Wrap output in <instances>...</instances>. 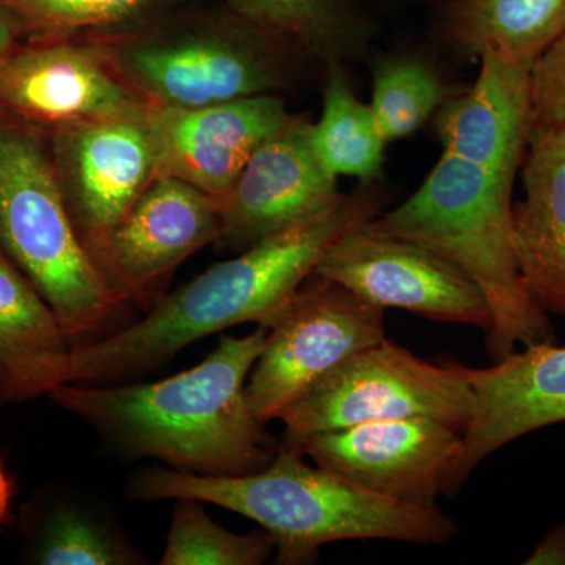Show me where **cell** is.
Listing matches in <instances>:
<instances>
[{"label":"cell","mask_w":565,"mask_h":565,"mask_svg":"<svg viewBox=\"0 0 565 565\" xmlns=\"http://www.w3.org/2000/svg\"><path fill=\"white\" fill-rule=\"evenodd\" d=\"M269 329L221 337L202 363L139 385L65 384L50 397L121 455L182 473L241 476L267 467L278 445L253 414L247 381Z\"/></svg>","instance_id":"6da1fadb"},{"label":"cell","mask_w":565,"mask_h":565,"mask_svg":"<svg viewBox=\"0 0 565 565\" xmlns=\"http://www.w3.org/2000/svg\"><path fill=\"white\" fill-rule=\"evenodd\" d=\"M379 199L367 189L270 234L161 297L141 321L90 344L73 345L70 384H109L169 362L182 349L241 323L269 329L349 230L370 222Z\"/></svg>","instance_id":"7a4b0ae2"},{"label":"cell","mask_w":565,"mask_h":565,"mask_svg":"<svg viewBox=\"0 0 565 565\" xmlns=\"http://www.w3.org/2000/svg\"><path fill=\"white\" fill-rule=\"evenodd\" d=\"M302 452L278 445L267 467L241 476H200L152 467L132 479L140 501L193 498L247 516L275 542V563L313 564L322 546L343 541L444 545L459 525L438 505L423 508L371 492Z\"/></svg>","instance_id":"3957f363"},{"label":"cell","mask_w":565,"mask_h":565,"mask_svg":"<svg viewBox=\"0 0 565 565\" xmlns=\"http://www.w3.org/2000/svg\"><path fill=\"white\" fill-rule=\"evenodd\" d=\"M514 181L444 152L415 193L367 222L374 232L438 253L481 289L492 313L486 345L493 362L516 348L556 341L550 316L526 291L516 264Z\"/></svg>","instance_id":"277c9868"},{"label":"cell","mask_w":565,"mask_h":565,"mask_svg":"<svg viewBox=\"0 0 565 565\" xmlns=\"http://www.w3.org/2000/svg\"><path fill=\"white\" fill-rule=\"evenodd\" d=\"M0 248L50 303L71 341L102 332L122 307L71 217L50 136L3 115Z\"/></svg>","instance_id":"5b68a950"},{"label":"cell","mask_w":565,"mask_h":565,"mask_svg":"<svg viewBox=\"0 0 565 565\" xmlns=\"http://www.w3.org/2000/svg\"><path fill=\"white\" fill-rule=\"evenodd\" d=\"M98 44L150 106L203 107L285 87L296 47L243 20L214 31L120 36ZM300 54V52H299Z\"/></svg>","instance_id":"8992f818"},{"label":"cell","mask_w":565,"mask_h":565,"mask_svg":"<svg viewBox=\"0 0 565 565\" xmlns=\"http://www.w3.org/2000/svg\"><path fill=\"white\" fill-rule=\"evenodd\" d=\"M475 407L473 388L448 359L427 362L385 337L334 367L281 416L280 446L297 451L315 434L416 416L463 434Z\"/></svg>","instance_id":"52a82bcc"},{"label":"cell","mask_w":565,"mask_h":565,"mask_svg":"<svg viewBox=\"0 0 565 565\" xmlns=\"http://www.w3.org/2000/svg\"><path fill=\"white\" fill-rule=\"evenodd\" d=\"M384 310L333 281L297 292L269 327L247 381L253 414L267 424L292 407L334 367L385 338Z\"/></svg>","instance_id":"ba28073f"},{"label":"cell","mask_w":565,"mask_h":565,"mask_svg":"<svg viewBox=\"0 0 565 565\" xmlns=\"http://www.w3.org/2000/svg\"><path fill=\"white\" fill-rule=\"evenodd\" d=\"M313 275L384 311L397 308L486 334L492 329L484 294L459 267L424 245L374 232L367 222L338 237Z\"/></svg>","instance_id":"9c48e42d"},{"label":"cell","mask_w":565,"mask_h":565,"mask_svg":"<svg viewBox=\"0 0 565 565\" xmlns=\"http://www.w3.org/2000/svg\"><path fill=\"white\" fill-rule=\"evenodd\" d=\"M297 451L371 492L435 508L441 494L452 498L463 437L451 424L416 416L315 434Z\"/></svg>","instance_id":"30bf717a"},{"label":"cell","mask_w":565,"mask_h":565,"mask_svg":"<svg viewBox=\"0 0 565 565\" xmlns=\"http://www.w3.org/2000/svg\"><path fill=\"white\" fill-rule=\"evenodd\" d=\"M218 234L217 199L158 174L121 222L85 247L122 305L152 307L162 282Z\"/></svg>","instance_id":"8fae6325"},{"label":"cell","mask_w":565,"mask_h":565,"mask_svg":"<svg viewBox=\"0 0 565 565\" xmlns=\"http://www.w3.org/2000/svg\"><path fill=\"white\" fill-rule=\"evenodd\" d=\"M147 106L96 43L36 39L0 70V115L46 134Z\"/></svg>","instance_id":"7c38bea8"},{"label":"cell","mask_w":565,"mask_h":565,"mask_svg":"<svg viewBox=\"0 0 565 565\" xmlns=\"http://www.w3.org/2000/svg\"><path fill=\"white\" fill-rule=\"evenodd\" d=\"M147 109L47 134L71 217L85 245L115 228L158 177Z\"/></svg>","instance_id":"4fadbf2b"},{"label":"cell","mask_w":565,"mask_h":565,"mask_svg":"<svg viewBox=\"0 0 565 565\" xmlns=\"http://www.w3.org/2000/svg\"><path fill=\"white\" fill-rule=\"evenodd\" d=\"M311 131L310 121L289 117L253 151L232 189L218 200V247L243 252L343 196L337 178L316 154Z\"/></svg>","instance_id":"5bb4252c"},{"label":"cell","mask_w":565,"mask_h":565,"mask_svg":"<svg viewBox=\"0 0 565 565\" xmlns=\"http://www.w3.org/2000/svg\"><path fill=\"white\" fill-rule=\"evenodd\" d=\"M291 115L275 93L203 107L148 104L158 174L221 200L253 151Z\"/></svg>","instance_id":"9a60e30c"},{"label":"cell","mask_w":565,"mask_h":565,"mask_svg":"<svg viewBox=\"0 0 565 565\" xmlns=\"http://www.w3.org/2000/svg\"><path fill=\"white\" fill-rule=\"evenodd\" d=\"M448 360L476 397L473 418L462 434L456 497L487 457L527 434L565 423V345H530L487 367Z\"/></svg>","instance_id":"2e32d148"},{"label":"cell","mask_w":565,"mask_h":565,"mask_svg":"<svg viewBox=\"0 0 565 565\" xmlns=\"http://www.w3.org/2000/svg\"><path fill=\"white\" fill-rule=\"evenodd\" d=\"M475 84L435 114L445 154L516 178L534 129L530 66L484 54Z\"/></svg>","instance_id":"e0dca14e"},{"label":"cell","mask_w":565,"mask_h":565,"mask_svg":"<svg viewBox=\"0 0 565 565\" xmlns=\"http://www.w3.org/2000/svg\"><path fill=\"white\" fill-rule=\"evenodd\" d=\"M512 204V241L526 291L546 315L565 319V128L534 126Z\"/></svg>","instance_id":"ac0fdd59"},{"label":"cell","mask_w":565,"mask_h":565,"mask_svg":"<svg viewBox=\"0 0 565 565\" xmlns=\"http://www.w3.org/2000/svg\"><path fill=\"white\" fill-rule=\"evenodd\" d=\"M71 352L58 316L0 248V404L39 399L70 384Z\"/></svg>","instance_id":"d6986e66"},{"label":"cell","mask_w":565,"mask_h":565,"mask_svg":"<svg viewBox=\"0 0 565 565\" xmlns=\"http://www.w3.org/2000/svg\"><path fill=\"white\" fill-rule=\"evenodd\" d=\"M564 31L565 0H455L441 22L460 54H497L530 68Z\"/></svg>","instance_id":"ffe728a7"},{"label":"cell","mask_w":565,"mask_h":565,"mask_svg":"<svg viewBox=\"0 0 565 565\" xmlns=\"http://www.w3.org/2000/svg\"><path fill=\"white\" fill-rule=\"evenodd\" d=\"M239 20L318 61L343 63L366 50L370 29L352 0H226Z\"/></svg>","instance_id":"44dd1931"},{"label":"cell","mask_w":565,"mask_h":565,"mask_svg":"<svg viewBox=\"0 0 565 565\" xmlns=\"http://www.w3.org/2000/svg\"><path fill=\"white\" fill-rule=\"evenodd\" d=\"M327 66L322 114L311 131L316 154L334 178L371 184L382 177L386 140L370 104L353 93L343 63Z\"/></svg>","instance_id":"7402d4cb"},{"label":"cell","mask_w":565,"mask_h":565,"mask_svg":"<svg viewBox=\"0 0 565 565\" xmlns=\"http://www.w3.org/2000/svg\"><path fill=\"white\" fill-rule=\"evenodd\" d=\"M31 563L41 565H137L143 555L126 535L84 505L61 501L40 515L31 534Z\"/></svg>","instance_id":"603a6c76"},{"label":"cell","mask_w":565,"mask_h":565,"mask_svg":"<svg viewBox=\"0 0 565 565\" xmlns=\"http://www.w3.org/2000/svg\"><path fill=\"white\" fill-rule=\"evenodd\" d=\"M437 68L418 55H386L373 66L371 109L382 136L396 141L422 129L449 98Z\"/></svg>","instance_id":"cb8c5ba5"},{"label":"cell","mask_w":565,"mask_h":565,"mask_svg":"<svg viewBox=\"0 0 565 565\" xmlns=\"http://www.w3.org/2000/svg\"><path fill=\"white\" fill-rule=\"evenodd\" d=\"M167 533L162 565H262L275 555L266 531L237 534L207 515L203 501L178 498Z\"/></svg>","instance_id":"d4e9b609"},{"label":"cell","mask_w":565,"mask_h":565,"mask_svg":"<svg viewBox=\"0 0 565 565\" xmlns=\"http://www.w3.org/2000/svg\"><path fill=\"white\" fill-rule=\"evenodd\" d=\"M161 0H0L33 39H68L73 33L121 24Z\"/></svg>","instance_id":"484cf974"},{"label":"cell","mask_w":565,"mask_h":565,"mask_svg":"<svg viewBox=\"0 0 565 565\" xmlns=\"http://www.w3.org/2000/svg\"><path fill=\"white\" fill-rule=\"evenodd\" d=\"M534 126L565 128V31L530 71Z\"/></svg>","instance_id":"4316f807"},{"label":"cell","mask_w":565,"mask_h":565,"mask_svg":"<svg viewBox=\"0 0 565 565\" xmlns=\"http://www.w3.org/2000/svg\"><path fill=\"white\" fill-rule=\"evenodd\" d=\"M523 564L565 565V522L552 527Z\"/></svg>","instance_id":"83f0119b"},{"label":"cell","mask_w":565,"mask_h":565,"mask_svg":"<svg viewBox=\"0 0 565 565\" xmlns=\"http://www.w3.org/2000/svg\"><path fill=\"white\" fill-rule=\"evenodd\" d=\"M21 33V25L18 24L17 18L0 3V70L9 61L13 51L20 46L18 40Z\"/></svg>","instance_id":"f1b7e54d"},{"label":"cell","mask_w":565,"mask_h":565,"mask_svg":"<svg viewBox=\"0 0 565 565\" xmlns=\"http://www.w3.org/2000/svg\"><path fill=\"white\" fill-rule=\"evenodd\" d=\"M14 486L6 468L0 462V526L7 525L11 519V504H13Z\"/></svg>","instance_id":"f546056e"}]
</instances>
